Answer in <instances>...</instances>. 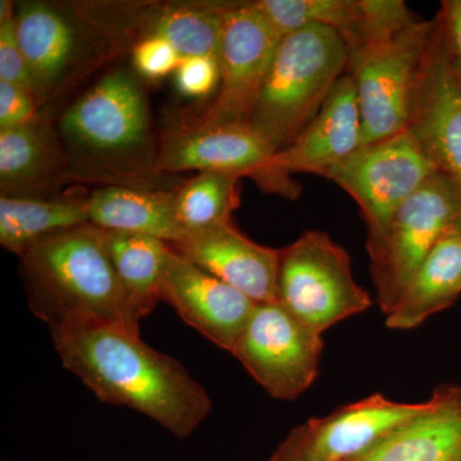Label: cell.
<instances>
[{
	"label": "cell",
	"mask_w": 461,
	"mask_h": 461,
	"mask_svg": "<svg viewBox=\"0 0 461 461\" xmlns=\"http://www.w3.org/2000/svg\"><path fill=\"white\" fill-rule=\"evenodd\" d=\"M41 114L32 91L0 83V131L17 129Z\"/></svg>",
	"instance_id": "f546056e"
},
{
	"label": "cell",
	"mask_w": 461,
	"mask_h": 461,
	"mask_svg": "<svg viewBox=\"0 0 461 461\" xmlns=\"http://www.w3.org/2000/svg\"><path fill=\"white\" fill-rule=\"evenodd\" d=\"M436 20L448 62L461 78V0L442 3Z\"/></svg>",
	"instance_id": "4dcf8cb0"
},
{
	"label": "cell",
	"mask_w": 461,
	"mask_h": 461,
	"mask_svg": "<svg viewBox=\"0 0 461 461\" xmlns=\"http://www.w3.org/2000/svg\"><path fill=\"white\" fill-rule=\"evenodd\" d=\"M362 131L357 89L346 72L312 122L287 148L276 151L273 171L288 178L295 173L326 177L330 169L362 147Z\"/></svg>",
	"instance_id": "2e32d148"
},
{
	"label": "cell",
	"mask_w": 461,
	"mask_h": 461,
	"mask_svg": "<svg viewBox=\"0 0 461 461\" xmlns=\"http://www.w3.org/2000/svg\"><path fill=\"white\" fill-rule=\"evenodd\" d=\"M429 408V399L399 402L375 393L306 424L321 459L353 461Z\"/></svg>",
	"instance_id": "ac0fdd59"
},
{
	"label": "cell",
	"mask_w": 461,
	"mask_h": 461,
	"mask_svg": "<svg viewBox=\"0 0 461 461\" xmlns=\"http://www.w3.org/2000/svg\"><path fill=\"white\" fill-rule=\"evenodd\" d=\"M130 54L135 74L149 81L163 80L175 74L184 59L171 42L158 36L136 42Z\"/></svg>",
	"instance_id": "83f0119b"
},
{
	"label": "cell",
	"mask_w": 461,
	"mask_h": 461,
	"mask_svg": "<svg viewBox=\"0 0 461 461\" xmlns=\"http://www.w3.org/2000/svg\"><path fill=\"white\" fill-rule=\"evenodd\" d=\"M176 187L105 185L86 196L89 222L102 230L139 233L172 244L184 236L176 218Z\"/></svg>",
	"instance_id": "44dd1931"
},
{
	"label": "cell",
	"mask_w": 461,
	"mask_h": 461,
	"mask_svg": "<svg viewBox=\"0 0 461 461\" xmlns=\"http://www.w3.org/2000/svg\"><path fill=\"white\" fill-rule=\"evenodd\" d=\"M323 353L321 333L277 302L258 303L230 354L272 397L295 400L317 379Z\"/></svg>",
	"instance_id": "30bf717a"
},
{
	"label": "cell",
	"mask_w": 461,
	"mask_h": 461,
	"mask_svg": "<svg viewBox=\"0 0 461 461\" xmlns=\"http://www.w3.org/2000/svg\"><path fill=\"white\" fill-rule=\"evenodd\" d=\"M160 300L223 350H232L258 303L203 271L169 247Z\"/></svg>",
	"instance_id": "4fadbf2b"
},
{
	"label": "cell",
	"mask_w": 461,
	"mask_h": 461,
	"mask_svg": "<svg viewBox=\"0 0 461 461\" xmlns=\"http://www.w3.org/2000/svg\"><path fill=\"white\" fill-rule=\"evenodd\" d=\"M436 33V17L415 20L390 38L348 53L346 72L357 89L362 145L384 140L411 127Z\"/></svg>",
	"instance_id": "8992f818"
},
{
	"label": "cell",
	"mask_w": 461,
	"mask_h": 461,
	"mask_svg": "<svg viewBox=\"0 0 461 461\" xmlns=\"http://www.w3.org/2000/svg\"><path fill=\"white\" fill-rule=\"evenodd\" d=\"M126 67L111 69L60 115L58 132L81 182L173 189L158 175L147 94Z\"/></svg>",
	"instance_id": "7a4b0ae2"
},
{
	"label": "cell",
	"mask_w": 461,
	"mask_h": 461,
	"mask_svg": "<svg viewBox=\"0 0 461 461\" xmlns=\"http://www.w3.org/2000/svg\"><path fill=\"white\" fill-rule=\"evenodd\" d=\"M282 38L253 2H232L224 12L221 35L220 86L190 122L248 123Z\"/></svg>",
	"instance_id": "8fae6325"
},
{
	"label": "cell",
	"mask_w": 461,
	"mask_h": 461,
	"mask_svg": "<svg viewBox=\"0 0 461 461\" xmlns=\"http://www.w3.org/2000/svg\"><path fill=\"white\" fill-rule=\"evenodd\" d=\"M353 461H461V386H439L429 408Z\"/></svg>",
	"instance_id": "ffe728a7"
},
{
	"label": "cell",
	"mask_w": 461,
	"mask_h": 461,
	"mask_svg": "<svg viewBox=\"0 0 461 461\" xmlns=\"http://www.w3.org/2000/svg\"><path fill=\"white\" fill-rule=\"evenodd\" d=\"M276 150L249 123L198 124L185 120L158 141V175L222 172L251 178L267 193L295 200L302 187L273 171Z\"/></svg>",
	"instance_id": "9c48e42d"
},
{
	"label": "cell",
	"mask_w": 461,
	"mask_h": 461,
	"mask_svg": "<svg viewBox=\"0 0 461 461\" xmlns=\"http://www.w3.org/2000/svg\"><path fill=\"white\" fill-rule=\"evenodd\" d=\"M242 177L222 172H199L175 189V212L184 233L232 221L240 206Z\"/></svg>",
	"instance_id": "484cf974"
},
{
	"label": "cell",
	"mask_w": 461,
	"mask_h": 461,
	"mask_svg": "<svg viewBox=\"0 0 461 461\" xmlns=\"http://www.w3.org/2000/svg\"><path fill=\"white\" fill-rule=\"evenodd\" d=\"M253 3L282 39L306 26L321 25L336 30L348 53L359 48L363 0H257Z\"/></svg>",
	"instance_id": "d4e9b609"
},
{
	"label": "cell",
	"mask_w": 461,
	"mask_h": 461,
	"mask_svg": "<svg viewBox=\"0 0 461 461\" xmlns=\"http://www.w3.org/2000/svg\"><path fill=\"white\" fill-rule=\"evenodd\" d=\"M14 17H16V3L2 0L0 3V83L16 85L33 94L32 76L18 42Z\"/></svg>",
	"instance_id": "4316f807"
},
{
	"label": "cell",
	"mask_w": 461,
	"mask_h": 461,
	"mask_svg": "<svg viewBox=\"0 0 461 461\" xmlns=\"http://www.w3.org/2000/svg\"><path fill=\"white\" fill-rule=\"evenodd\" d=\"M50 332L65 368L100 402L141 412L178 438L212 411L204 387L177 360L145 344L140 330L96 324Z\"/></svg>",
	"instance_id": "6da1fadb"
},
{
	"label": "cell",
	"mask_w": 461,
	"mask_h": 461,
	"mask_svg": "<svg viewBox=\"0 0 461 461\" xmlns=\"http://www.w3.org/2000/svg\"><path fill=\"white\" fill-rule=\"evenodd\" d=\"M409 129L437 171L450 177L461 194V78L446 56L438 23Z\"/></svg>",
	"instance_id": "e0dca14e"
},
{
	"label": "cell",
	"mask_w": 461,
	"mask_h": 461,
	"mask_svg": "<svg viewBox=\"0 0 461 461\" xmlns=\"http://www.w3.org/2000/svg\"><path fill=\"white\" fill-rule=\"evenodd\" d=\"M168 245L254 302H276L278 250L247 238L232 221L186 233Z\"/></svg>",
	"instance_id": "5bb4252c"
},
{
	"label": "cell",
	"mask_w": 461,
	"mask_h": 461,
	"mask_svg": "<svg viewBox=\"0 0 461 461\" xmlns=\"http://www.w3.org/2000/svg\"><path fill=\"white\" fill-rule=\"evenodd\" d=\"M276 302L321 335L372 305L354 280L348 251L321 230H306L278 250Z\"/></svg>",
	"instance_id": "ba28073f"
},
{
	"label": "cell",
	"mask_w": 461,
	"mask_h": 461,
	"mask_svg": "<svg viewBox=\"0 0 461 461\" xmlns=\"http://www.w3.org/2000/svg\"><path fill=\"white\" fill-rule=\"evenodd\" d=\"M20 260L30 309L50 330L108 324L140 330L130 318L99 227L89 222L60 230Z\"/></svg>",
	"instance_id": "3957f363"
},
{
	"label": "cell",
	"mask_w": 461,
	"mask_h": 461,
	"mask_svg": "<svg viewBox=\"0 0 461 461\" xmlns=\"http://www.w3.org/2000/svg\"><path fill=\"white\" fill-rule=\"evenodd\" d=\"M460 224V191L445 173L436 171L381 230L368 233L369 268L384 314L399 304L430 251Z\"/></svg>",
	"instance_id": "52a82bcc"
},
{
	"label": "cell",
	"mask_w": 461,
	"mask_h": 461,
	"mask_svg": "<svg viewBox=\"0 0 461 461\" xmlns=\"http://www.w3.org/2000/svg\"><path fill=\"white\" fill-rule=\"evenodd\" d=\"M436 171L417 136L408 129L362 145L330 169L326 178L357 202L368 233H373Z\"/></svg>",
	"instance_id": "7c38bea8"
},
{
	"label": "cell",
	"mask_w": 461,
	"mask_h": 461,
	"mask_svg": "<svg viewBox=\"0 0 461 461\" xmlns=\"http://www.w3.org/2000/svg\"><path fill=\"white\" fill-rule=\"evenodd\" d=\"M85 223H89L86 198L0 196V244L18 258L41 240Z\"/></svg>",
	"instance_id": "cb8c5ba5"
},
{
	"label": "cell",
	"mask_w": 461,
	"mask_h": 461,
	"mask_svg": "<svg viewBox=\"0 0 461 461\" xmlns=\"http://www.w3.org/2000/svg\"><path fill=\"white\" fill-rule=\"evenodd\" d=\"M271 461H324L315 451L308 424L297 427L278 448Z\"/></svg>",
	"instance_id": "1f68e13d"
},
{
	"label": "cell",
	"mask_w": 461,
	"mask_h": 461,
	"mask_svg": "<svg viewBox=\"0 0 461 461\" xmlns=\"http://www.w3.org/2000/svg\"><path fill=\"white\" fill-rule=\"evenodd\" d=\"M102 240L126 297L130 318L140 326L160 300L169 245L151 236L117 230H102Z\"/></svg>",
	"instance_id": "603a6c76"
},
{
	"label": "cell",
	"mask_w": 461,
	"mask_h": 461,
	"mask_svg": "<svg viewBox=\"0 0 461 461\" xmlns=\"http://www.w3.org/2000/svg\"><path fill=\"white\" fill-rule=\"evenodd\" d=\"M348 50L330 27L312 25L282 39L249 124L276 151L312 122L348 71Z\"/></svg>",
	"instance_id": "277c9868"
},
{
	"label": "cell",
	"mask_w": 461,
	"mask_h": 461,
	"mask_svg": "<svg viewBox=\"0 0 461 461\" xmlns=\"http://www.w3.org/2000/svg\"><path fill=\"white\" fill-rule=\"evenodd\" d=\"M230 3L129 2L130 36L133 44L150 36L165 39L184 58H218L224 12Z\"/></svg>",
	"instance_id": "d6986e66"
},
{
	"label": "cell",
	"mask_w": 461,
	"mask_h": 461,
	"mask_svg": "<svg viewBox=\"0 0 461 461\" xmlns=\"http://www.w3.org/2000/svg\"><path fill=\"white\" fill-rule=\"evenodd\" d=\"M461 296V230L455 229L430 251L396 308L386 315L391 330H412Z\"/></svg>",
	"instance_id": "7402d4cb"
},
{
	"label": "cell",
	"mask_w": 461,
	"mask_h": 461,
	"mask_svg": "<svg viewBox=\"0 0 461 461\" xmlns=\"http://www.w3.org/2000/svg\"><path fill=\"white\" fill-rule=\"evenodd\" d=\"M218 58L195 56L182 59L175 72L176 87L189 98H206L215 94L220 86Z\"/></svg>",
	"instance_id": "f1b7e54d"
},
{
	"label": "cell",
	"mask_w": 461,
	"mask_h": 461,
	"mask_svg": "<svg viewBox=\"0 0 461 461\" xmlns=\"http://www.w3.org/2000/svg\"><path fill=\"white\" fill-rule=\"evenodd\" d=\"M14 23L41 114L99 67L122 56L81 2H23Z\"/></svg>",
	"instance_id": "5b68a950"
},
{
	"label": "cell",
	"mask_w": 461,
	"mask_h": 461,
	"mask_svg": "<svg viewBox=\"0 0 461 461\" xmlns=\"http://www.w3.org/2000/svg\"><path fill=\"white\" fill-rule=\"evenodd\" d=\"M71 182H81L80 173L47 115L0 131L2 196L54 198Z\"/></svg>",
	"instance_id": "9a60e30c"
}]
</instances>
